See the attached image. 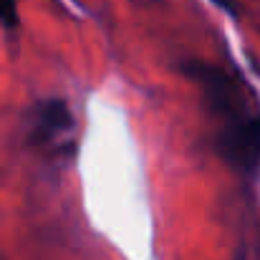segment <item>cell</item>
Listing matches in <instances>:
<instances>
[{"instance_id": "7a4b0ae2", "label": "cell", "mask_w": 260, "mask_h": 260, "mask_svg": "<svg viewBox=\"0 0 260 260\" xmlns=\"http://www.w3.org/2000/svg\"><path fill=\"white\" fill-rule=\"evenodd\" d=\"M74 126V116L69 111V104L61 101V99H48L38 106V137L48 139L51 134H58V132H66Z\"/></svg>"}, {"instance_id": "3957f363", "label": "cell", "mask_w": 260, "mask_h": 260, "mask_svg": "<svg viewBox=\"0 0 260 260\" xmlns=\"http://www.w3.org/2000/svg\"><path fill=\"white\" fill-rule=\"evenodd\" d=\"M0 20L13 28L18 23V13H15V0H0Z\"/></svg>"}, {"instance_id": "277c9868", "label": "cell", "mask_w": 260, "mask_h": 260, "mask_svg": "<svg viewBox=\"0 0 260 260\" xmlns=\"http://www.w3.org/2000/svg\"><path fill=\"white\" fill-rule=\"evenodd\" d=\"M215 3H220L225 10H230V13H235V0H215Z\"/></svg>"}, {"instance_id": "6da1fadb", "label": "cell", "mask_w": 260, "mask_h": 260, "mask_svg": "<svg viewBox=\"0 0 260 260\" xmlns=\"http://www.w3.org/2000/svg\"><path fill=\"white\" fill-rule=\"evenodd\" d=\"M220 152L222 157L240 167L253 172L260 162V119L258 116H240L235 119L220 137Z\"/></svg>"}]
</instances>
